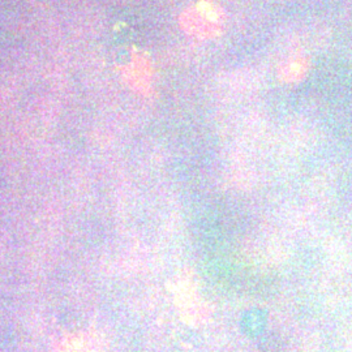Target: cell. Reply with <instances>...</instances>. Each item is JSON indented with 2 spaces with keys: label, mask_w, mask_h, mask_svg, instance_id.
<instances>
[{
  "label": "cell",
  "mask_w": 352,
  "mask_h": 352,
  "mask_svg": "<svg viewBox=\"0 0 352 352\" xmlns=\"http://www.w3.org/2000/svg\"><path fill=\"white\" fill-rule=\"evenodd\" d=\"M124 77L131 88L138 90L140 93H146L151 85V60L141 52H135L129 64L124 67Z\"/></svg>",
  "instance_id": "cell-2"
},
{
  "label": "cell",
  "mask_w": 352,
  "mask_h": 352,
  "mask_svg": "<svg viewBox=\"0 0 352 352\" xmlns=\"http://www.w3.org/2000/svg\"><path fill=\"white\" fill-rule=\"evenodd\" d=\"M309 71V60L302 56L295 55L289 56L283 63L279 65L278 76L286 84H296L300 82Z\"/></svg>",
  "instance_id": "cell-3"
},
{
  "label": "cell",
  "mask_w": 352,
  "mask_h": 352,
  "mask_svg": "<svg viewBox=\"0 0 352 352\" xmlns=\"http://www.w3.org/2000/svg\"><path fill=\"white\" fill-rule=\"evenodd\" d=\"M225 10L210 0H201L184 10L179 17L180 29L196 39H213L222 34L226 28Z\"/></svg>",
  "instance_id": "cell-1"
}]
</instances>
